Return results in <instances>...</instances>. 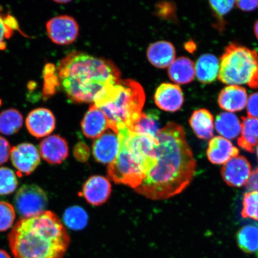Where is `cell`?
Returning a JSON list of instances; mask_svg holds the SVG:
<instances>
[{"instance_id":"cell-11","label":"cell","mask_w":258,"mask_h":258,"mask_svg":"<svg viewBox=\"0 0 258 258\" xmlns=\"http://www.w3.org/2000/svg\"><path fill=\"white\" fill-rule=\"evenodd\" d=\"M251 166L243 156H237L228 161L221 169L222 178L227 185L234 187L246 185L251 175Z\"/></svg>"},{"instance_id":"cell-6","label":"cell","mask_w":258,"mask_h":258,"mask_svg":"<svg viewBox=\"0 0 258 258\" xmlns=\"http://www.w3.org/2000/svg\"><path fill=\"white\" fill-rule=\"evenodd\" d=\"M218 79L226 85H247L257 88V51L240 44H229L221 57Z\"/></svg>"},{"instance_id":"cell-37","label":"cell","mask_w":258,"mask_h":258,"mask_svg":"<svg viewBox=\"0 0 258 258\" xmlns=\"http://www.w3.org/2000/svg\"><path fill=\"white\" fill-rule=\"evenodd\" d=\"M87 147L83 144L79 143L76 145L75 148H74V154L75 156L77 159L80 161H83L88 159V156H87Z\"/></svg>"},{"instance_id":"cell-41","label":"cell","mask_w":258,"mask_h":258,"mask_svg":"<svg viewBox=\"0 0 258 258\" xmlns=\"http://www.w3.org/2000/svg\"><path fill=\"white\" fill-rule=\"evenodd\" d=\"M57 3H60V4H64V3H68L70 2V1H64V0H62V1H54Z\"/></svg>"},{"instance_id":"cell-12","label":"cell","mask_w":258,"mask_h":258,"mask_svg":"<svg viewBox=\"0 0 258 258\" xmlns=\"http://www.w3.org/2000/svg\"><path fill=\"white\" fill-rule=\"evenodd\" d=\"M26 125L32 136L41 138L52 133L56 126L55 117L52 112L47 108L34 109L26 118Z\"/></svg>"},{"instance_id":"cell-5","label":"cell","mask_w":258,"mask_h":258,"mask_svg":"<svg viewBox=\"0 0 258 258\" xmlns=\"http://www.w3.org/2000/svg\"><path fill=\"white\" fill-rule=\"evenodd\" d=\"M145 101L140 84L126 79L109 87L94 104L107 117L109 128L118 132V125H125L131 130L140 120Z\"/></svg>"},{"instance_id":"cell-24","label":"cell","mask_w":258,"mask_h":258,"mask_svg":"<svg viewBox=\"0 0 258 258\" xmlns=\"http://www.w3.org/2000/svg\"><path fill=\"white\" fill-rule=\"evenodd\" d=\"M240 137L238 145L248 152L253 153L258 145V118L243 117L241 118Z\"/></svg>"},{"instance_id":"cell-29","label":"cell","mask_w":258,"mask_h":258,"mask_svg":"<svg viewBox=\"0 0 258 258\" xmlns=\"http://www.w3.org/2000/svg\"><path fill=\"white\" fill-rule=\"evenodd\" d=\"M18 185L15 172L8 167H0V196H7L15 192Z\"/></svg>"},{"instance_id":"cell-33","label":"cell","mask_w":258,"mask_h":258,"mask_svg":"<svg viewBox=\"0 0 258 258\" xmlns=\"http://www.w3.org/2000/svg\"><path fill=\"white\" fill-rule=\"evenodd\" d=\"M234 1H211L209 2L213 12L218 19L219 24L223 20L224 16L231 11L234 6ZM219 24V25H220Z\"/></svg>"},{"instance_id":"cell-23","label":"cell","mask_w":258,"mask_h":258,"mask_svg":"<svg viewBox=\"0 0 258 258\" xmlns=\"http://www.w3.org/2000/svg\"><path fill=\"white\" fill-rule=\"evenodd\" d=\"M216 131L227 140H234L241 134V123L236 115L231 112L219 114L215 120Z\"/></svg>"},{"instance_id":"cell-8","label":"cell","mask_w":258,"mask_h":258,"mask_svg":"<svg viewBox=\"0 0 258 258\" xmlns=\"http://www.w3.org/2000/svg\"><path fill=\"white\" fill-rule=\"evenodd\" d=\"M48 37L54 43L59 45L72 44L78 37L79 27L73 18L67 15L56 16L47 22Z\"/></svg>"},{"instance_id":"cell-26","label":"cell","mask_w":258,"mask_h":258,"mask_svg":"<svg viewBox=\"0 0 258 258\" xmlns=\"http://www.w3.org/2000/svg\"><path fill=\"white\" fill-rule=\"evenodd\" d=\"M23 125V117L15 109H9L0 113V133L8 135H14Z\"/></svg>"},{"instance_id":"cell-15","label":"cell","mask_w":258,"mask_h":258,"mask_svg":"<svg viewBox=\"0 0 258 258\" xmlns=\"http://www.w3.org/2000/svg\"><path fill=\"white\" fill-rule=\"evenodd\" d=\"M39 149L41 157L51 164L62 163L69 154L67 141L56 135L44 139L40 144Z\"/></svg>"},{"instance_id":"cell-4","label":"cell","mask_w":258,"mask_h":258,"mask_svg":"<svg viewBox=\"0 0 258 258\" xmlns=\"http://www.w3.org/2000/svg\"><path fill=\"white\" fill-rule=\"evenodd\" d=\"M120 148L116 159L108 167L109 178L117 184L136 189L157 164V139L149 135L132 132L118 127Z\"/></svg>"},{"instance_id":"cell-18","label":"cell","mask_w":258,"mask_h":258,"mask_svg":"<svg viewBox=\"0 0 258 258\" xmlns=\"http://www.w3.org/2000/svg\"><path fill=\"white\" fill-rule=\"evenodd\" d=\"M239 150L233 146L227 139L215 137L209 141L207 156L211 163L215 164H225L228 161L238 156Z\"/></svg>"},{"instance_id":"cell-31","label":"cell","mask_w":258,"mask_h":258,"mask_svg":"<svg viewBox=\"0 0 258 258\" xmlns=\"http://www.w3.org/2000/svg\"><path fill=\"white\" fill-rule=\"evenodd\" d=\"M16 218L15 210L11 204L0 201V231L12 227Z\"/></svg>"},{"instance_id":"cell-36","label":"cell","mask_w":258,"mask_h":258,"mask_svg":"<svg viewBox=\"0 0 258 258\" xmlns=\"http://www.w3.org/2000/svg\"><path fill=\"white\" fill-rule=\"evenodd\" d=\"M246 186L249 191H258V167L251 173Z\"/></svg>"},{"instance_id":"cell-42","label":"cell","mask_w":258,"mask_h":258,"mask_svg":"<svg viewBox=\"0 0 258 258\" xmlns=\"http://www.w3.org/2000/svg\"><path fill=\"white\" fill-rule=\"evenodd\" d=\"M256 155H257V159H258V145H257V147H256Z\"/></svg>"},{"instance_id":"cell-7","label":"cell","mask_w":258,"mask_h":258,"mask_svg":"<svg viewBox=\"0 0 258 258\" xmlns=\"http://www.w3.org/2000/svg\"><path fill=\"white\" fill-rule=\"evenodd\" d=\"M16 209L22 218L33 217L43 212L48 203L46 193L35 184L22 185L14 199Z\"/></svg>"},{"instance_id":"cell-16","label":"cell","mask_w":258,"mask_h":258,"mask_svg":"<svg viewBox=\"0 0 258 258\" xmlns=\"http://www.w3.org/2000/svg\"><path fill=\"white\" fill-rule=\"evenodd\" d=\"M81 126L85 137L96 140L109 128V122L104 113L93 104L84 116Z\"/></svg>"},{"instance_id":"cell-27","label":"cell","mask_w":258,"mask_h":258,"mask_svg":"<svg viewBox=\"0 0 258 258\" xmlns=\"http://www.w3.org/2000/svg\"><path fill=\"white\" fill-rule=\"evenodd\" d=\"M159 117L154 110L142 113L140 120L130 130L135 133L156 137L160 131Z\"/></svg>"},{"instance_id":"cell-30","label":"cell","mask_w":258,"mask_h":258,"mask_svg":"<svg viewBox=\"0 0 258 258\" xmlns=\"http://www.w3.org/2000/svg\"><path fill=\"white\" fill-rule=\"evenodd\" d=\"M241 215L244 218L258 221V191L244 194Z\"/></svg>"},{"instance_id":"cell-34","label":"cell","mask_w":258,"mask_h":258,"mask_svg":"<svg viewBox=\"0 0 258 258\" xmlns=\"http://www.w3.org/2000/svg\"><path fill=\"white\" fill-rule=\"evenodd\" d=\"M248 117L258 118V93L250 95L247 103Z\"/></svg>"},{"instance_id":"cell-13","label":"cell","mask_w":258,"mask_h":258,"mask_svg":"<svg viewBox=\"0 0 258 258\" xmlns=\"http://www.w3.org/2000/svg\"><path fill=\"white\" fill-rule=\"evenodd\" d=\"M154 101L158 107L162 110L175 112L182 107L184 98L182 90L179 86L164 83L157 89Z\"/></svg>"},{"instance_id":"cell-9","label":"cell","mask_w":258,"mask_h":258,"mask_svg":"<svg viewBox=\"0 0 258 258\" xmlns=\"http://www.w3.org/2000/svg\"><path fill=\"white\" fill-rule=\"evenodd\" d=\"M120 140L117 132L108 129L93 143L92 152L95 160L102 164H111L118 156Z\"/></svg>"},{"instance_id":"cell-14","label":"cell","mask_w":258,"mask_h":258,"mask_svg":"<svg viewBox=\"0 0 258 258\" xmlns=\"http://www.w3.org/2000/svg\"><path fill=\"white\" fill-rule=\"evenodd\" d=\"M111 185L109 180L102 176L89 177L84 184L82 195L86 201L93 206L104 204L110 197Z\"/></svg>"},{"instance_id":"cell-22","label":"cell","mask_w":258,"mask_h":258,"mask_svg":"<svg viewBox=\"0 0 258 258\" xmlns=\"http://www.w3.org/2000/svg\"><path fill=\"white\" fill-rule=\"evenodd\" d=\"M168 74L173 82L185 85L192 82L196 75L193 61L186 57H179L173 61L169 67Z\"/></svg>"},{"instance_id":"cell-25","label":"cell","mask_w":258,"mask_h":258,"mask_svg":"<svg viewBox=\"0 0 258 258\" xmlns=\"http://www.w3.org/2000/svg\"><path fill=\"white\" fill-rule=\"evenodd\" d=\"M237 241L240 249L247 253L255 254L258 257V227L246 225L237 234Z\"/></svg>"},{"instance_id":"cell-40","label":"cell","mask_w":258,"mask_h":258,"mask_svg":"<svg viewBox=\"0 0 258 258\" xmlns=\"http://www.w3.org/2000/svg\"><path fill=\"white\" fill-rule=\"evenodd\" d=\"M254 34H255L256 37L258 39V21L256 22L255 24L254 25Z\"/></svg>"},{"instance_id":"cell-28","label":"cell","mask_w":258,"mask_h":258,"mask_svg":"<svg viewBox=\"0 0 258 258\" xmlns=\"http://www.w3.org/2000/svg\"><path fill=\"white\" fill-rule=\"evenodd\" d=\"M64 224L73 230H81L88 224V216L83 208L72 206L64 211L63 217Z\"/></svg>"},{"instance_id":"cell-1","label":"cell","mask_w":258,"mask_h":258,"mask_svg":"<svg viewBox=\"0 0 258 258\" xmlns=\"http://www.w3.org/2000/svg\"><path fill=\"white\" fill-rule=\"evenodd\" d=\"M156 138V166L135 191L153 201H161L179 195L190 184L196 161L181 125L170 122Z\"/></svg>"},{"instance_id":"cell-39","label":"cell","mask_w":258,"mask_h":258,"mask_svg":"<svg viewBox=\"0 0 258 258\" xmlns=\"http://www.w3.org/2000/svg\"><path fill=\"white\" fill-rule=\"evenodd\" d=\"M0 258H11L7 251L0 249Z\"/></svg>"},{"instance_id":"cell-35","label":"cell","mask_w":258,"mask_h":258,"mask_svg":"<svg viewBox=\"0 0 258 258\" xmlns=\"http://www.w3.org/2000/svg\"><path fill=\"white\" fill-rule=\"evenodd\" d=\"M11 150L12 147L8 141L0 136V164L7 162L11 156Z\"/></svg>"},{"instance_id":"cell-21","label":"cell","mask_w":258,"mask_h":258,"mask_svg":"<svg viewBox=\"0 0 258 258\" xmlns=\"http://www.w3.org/2000/svg\"><path fill=\"white\" fill-rule=\"evenodd\" d=\"M220 63L217 57L212 54L200 56L195 66L196 75L200 82L209 84L218 77Z\"/></svg>"},{"instance_id":"cell-32","label":"cell","mask_w":258,"mask_h":258,"mask_svg":"<svg viewBox=\"0 0 258 258\" xmlns=\"http://www.w3.org/2000/svg\"><path fill=\"white\" fill-rule=\"evenodd\" d=\"M17 25L16 21L11 16L5 18L0 15V50L5 49L6 40L12 36L13 30L16 29Z\"/></svg>"},{"instance_id":"cell-19","label":"cell","mask_w":258,"mask_h":258,"mask_svg":"<svg viewBox=\"0 0 258 258\" xmlns=\"http://www.w3.org/2000/svg\"><path fill=\"white\" fill-rule=\"evenodd\" d=\"M147 57L150 62L159 69L169 67L175 60V47L170 42L157 41L151 44L147 50Z\"/></svg>"},{"instance_id":"cell-38","label":"cell","mask_w":258,"mask_h":258,"mask_svg":"<svg viewBox=\"0 0 258 258\" xmlns=\"http://www.w3.org/2000/svg\"><path fill=\"white\" fill-rule=\"evenodd\" d=\"M235 3L238 8L246 12L254 11L258 7V1H237Z\"/></svg>"},{"instance_id":"cell-10","label":"cell","mask_w":258,"mask_h":258,"mask_svg":"<svg viewBox=\"0 0 258 258\" xmlns=\"http://www.w3.org/2000/svg\"><path fill=\"white\" fill-rule=\"evenodd\" d=\"M11 157L13 165L25 175L34 172L41 161L37 148L30 143H22L12 148Z\"/></svg>"},{"instance_id":"cell-17","label":"cell","mask_w":258,"mask_h":258,"mask_svg":"<svg viewBox=\"0 0 258 258\" xmlns=\"http://www.w3.org/2000/svg\"><path fill=\"white\" fill-rule=\"evenodd\" d=\"M218 101L219 106L229 112L242 111L247 103L246 90L239 86L225 87L219 93Z\"/></svg>"},{"instance_id":"cell-3","label":"cell","mask_w":258,"mask_h":258,"mask_svg":"<svg viewBox=\"0 0 258 258\" xmlns=\"http://www.w3.org/2000/svg\"><path fill=\"white\" fill-rule=\"evenodd\" d=\"M15 258H63L70 237L57 216L51 211L21 218L9 235Z\"/></svg>"},{"instance_id":"cell-2","label":"cell","mask_w":258,"mask_h":258,"mask_svg":"<svg viewBox=\"0 0 258 258\" xmlns=\"http://www.w3.org/2000/svg\"><path fill=\"white\" fill-rule=\"evenodd\" d=\"M59 85L74 103H94L109 87L121 80V73L110 60L73 51L57 67Z\"/></svg>"},{"instance_id":"cell-20","label":"cell","mask_w":258,"mask_h":258,"mask_svg":"<svg viewBox=\"0 0 258 258\" xmlns=\"http://www.w3.org/2000/svg\"><path fill=\"white\" fill-rule=\"evenodd\" d=\"M214 118L211 112L206 109L194 111L189 122L196 136L202 140H208L214 135Z\"/></svg>"}]
</instances>
